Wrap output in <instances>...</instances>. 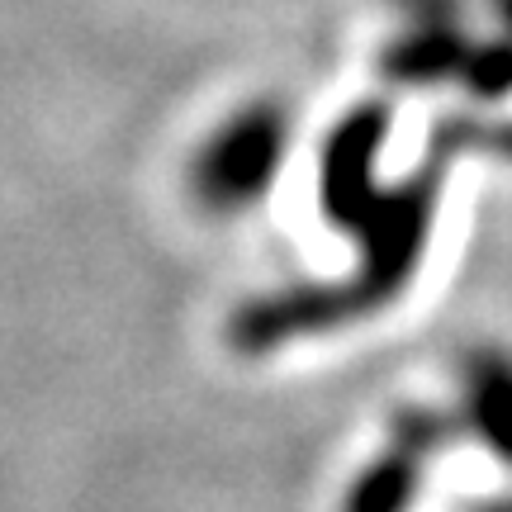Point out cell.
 I'll return each instance as SVG.
<instances>
[{
	"instance_id": "3957f363",
	"label": "cell",
	"mask_w": 512,
	"mask_h": 512,
	"mask_svg": "<svg viewBox=\"0 0 512 512\" xmlns=\"http://www.w3.org/2000/svg\"><path fill=\"white\" fill-rule=\"evenodd\" d=\"M460 432V418L446 408H399L389 418V437L361 475L351 479L342 512H413L432 460Z\"/></svg>"
},
{
	"instance_id": "30bf717a",
	"label": "cell",
	"mask_w": 512,
	"mask_h": 512,
	"mask_svg": "<svg viewBox=\"0 0 512 512\" xmlns=\"http://www.w3.org/2000/svg\"><path fill=\"white\" fill-rule=\"evenodd\" d=\"M470 512H512V494L489 498V503H479V508H470Z\"/></svg>"
},
{
	"instance_id": "9c48e42d",
	"label": "cell",
	"mask_w": 512,
	"mask_h": 512,
	"mask_svg": "<svg viewBox=\"0 0 512 512\" xmlns=\"http://www.w3.org/2000/svg\"><path fill=\"white\" fill-rule=\"evenodd\" d=\"M489 10H494V19H498V34L512 38V0H489Z\"/></svg>"
},
{
	"instance_id": "6da1fadb",
	"label": "cell",
	"mask_w": 512,
	"mask_h": 512,
	"mask_svg": "<svg viewBox=\"0 0 512 512\" xmlns=\"http://www.w3.org/2000/svg\"><path fill=\"white\" fill-rule=\"evenodd\" d=\"M465 152L512 157V124L446 119L432 133V147H427L422 166H413L394 190H384L375 209L366 214V223L351 233L361 242L356 275H347L342 285H294V290L247 299L228 323L233 347L247 351V356H261V351L285 347L294 337H318V332L347 328V323H361L370 313L389 309L418 275L432 223H437L446 166L465 157Z\"/></svg>"
},
{
	"instance_id": "8992f818",
	"label": "cell",
	"mask_w": 512,
	"mask_h": 512,
	"mask_svg": "<svg viewBox=\"0 0 512 512\" xmlns=\"http://www.w3.org/2000/svg\"><path fill=\"white\" fill-rule=\"evenodd\" d=\"M470 29L465 19H441V24H403V34L380 53V67L394 86H441L456 81L470 53Z\"/></svg>"
},
{
	"instance_id": "7a4b0ae2",
	"label": "cell",
	"mask_w": 512,
	"mask_h": 512,
	"mask_svg": "<svg viewBox=\"0 0 512 512\" xmlns=\"http://www.w3.org/2000/svg\"><path fill=\"white\" fill-rule=\"evenodd\" d=\"M285 147H290V119H285L280 105L238 110L195 157V171H190L195 200L204 209H214V214L252 209L280 176Z\"/></svg>"
},
{
	"instance_id": "5b68a950",
	"label": "cell",
	"mask_w": 512,
	"mask_h": 512,
	"mask_svg": "<svg viewBox=\"0 0 512 512\" xmlns=\"http://www.w3.org/2000/svg\"><path fill=\"white\" fill-rule=\"evenodd\" d=\"M460 427L512 470V351L470 347L460 356Z\"/></svg>"
},
{
	"instance_id": "277c9868",
	"label": "cell",
	"mask_w": 512,
	"mask_h": 512,
	"mask_svg": "<svg viewBox=\"0 0 512 512\" xmlns=\"http://www.w3.org/2000/svg\"><path fill=\"white\" fill-rule=\"evenodd\" d=\"M384 133H389V105L366 100L351 114H342L323 143L318 204H323L328 223H337L342 233H356L384 195V185L375 181V152L384 147Z\"/></svg>"
},
{
	"instance_id": "52a82bcc",
	"label": "cell",
	"mask_w": 512,
	"mask_h": 512,
	"mask_svg": "<svg viewBox=\"0 0 512 512\" xmlns=\"http://www.w3.org/2000/svg\"><path fill=\"white\" fill-rule=\"evenodd\" d=\"M465 91L484 100V105H498L512 95V38L494 34V38H475L470 53H465V67L456 76Z\"/></svg>"
},
{
	"instance_id": "ba28073f",
	"label": "cell",
	"mask_w": 512,
	"mask_h": 512,
	"mask_svg": "<svg viewBox=\"0 0 512 512\" xmlns=\"http://www.w3.org/2000/svg\"><path fill=\"white\" fill-rule=\"evenodd\" d=\"M408 24H441V19H465V0H394Z\"/></svg>"
}]
</instances>
